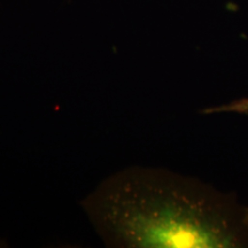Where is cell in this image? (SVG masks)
<instances>
[{
    "label": "cell",
    "instance_id": "obj_1",
    "mask_svg": "<svg viewBox=\"0 0 248 248\" xmlns=\"http://www.w3.org/2000/svg\"><path fill=\"white\" fill-rule=\"evenodd\" d=\"M109 246L237 248L246 244L244 213L202 183L160 169H125L83 201Z\"/></svg>",
    "mask_w": 248,
    "mask_h": 248
},
{
    "label": "cell",
    "instance_id": "obj_2",
    "mask_svg": "<svg viewBox=\"0 0 248 248\" xmlns=\"http://www.w3.org/2000/svg\"><path fill=\"white\" fill-rule=\"evenodd\" d=\"M203 114L210 115V114H224V113H234L241 114V115H248V98L234 100L229 104L221 105V106H214L206 108L202 110Z\"/></svg>",
    "mask_w": 248,
    "mask_h": 248
},
{
    "label": "cell",
    "instance_id": "obj_3",
    "mask_svg": "<svg viewBox=\"0 0 248 248\" xmlns=\"http://www.w3.org/2000/svg\"><path fill=\"white\" fill-rule=\"evenodd\" d=\"M244 225L246 226V229L248 231V208L244 212Z\"/></svg>",
    "mask_w": 248,
    "mask_h": 248
}]
</instances>
